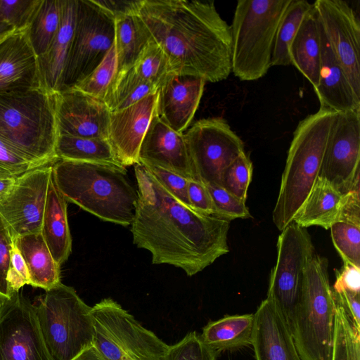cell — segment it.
Masks as SVG:
<instances>
[{
  "instance_id": "6da1fadb",
  "label": "cell",
  "mask_w": 360,
  "mask_h": 360,
  "mask_svg": "<svg viewBox=\"0 0 360 360\" xmlns=\"http://www.w3.org/2000/svg\"><path fill=\"white\" fill-rule=\"evenodd\" d=\"M138 201L131 224L133 243L154 264L192 276L229 252V221L200 213L172 196L140 163L134 165Z\"/></svg>"
},
{
  "instance_id": "7a4b0ae2",
  "label": "cell",
  "mask_w": 360,
  "mask_h": 360,
  "mask_svg": "<svg viewBox=\"0 0 360 360\" xmlns=\"http://www.w3.org/2000/svg\"><path fill=\"white\" fill-rule=\"evenodd\" d=\"M174 75L218 82L231 72V27L213 1L143 0L138 11Z\"/></svg>"
},
{
  "instance_id": "3957f363",
  "label": "cell",
  "mask_w": 360,
  "mask_h": 360,
  "mask_svg": "<svg viewBox=\"0 0 360 360\" xmlns=\"http://www.w3.org/2000/svg\"><path fill=\"white\" fill-rule=\"evenodd\" d=\"M127 172L108 163L60 160L52 165L53 181L67 202L123 226L131 224L138 201Z\"/></svg>"
},
{
  "instance_id": "277c9868",
  "label": "cell",
  "mask_w": 360,
  "mask_h": 360,
  "mask_svg": "<svg viewBox=\"0 0 360 360\" xmlns=\"http://www.w3.org/2000/svg\"><path fill=\"white\" fill-rule=\"evenodd\" d=\"M337 113L319 108L301 120L293 133L272 213L280 231L293 222L319 176Z\"/></svg>"
},
{
  "instance_id": "5b68a950",
  "label": "cell",
  "mask_w": 360,
  "mask_h": 360,
  "mask_svg": "<svg viewBox=\"0 0 360 360\" xmlns=\"http://www.w3.org/2000/svg\"><path fill=\"white\" fill-rule=\"evenodd\" d=\"M55 93L45 87L0 93V138L39 166L60 160Z\"/></svg>"
},
{
  "instance_id": "8992f818",
  "label": "cell",
  "mask_w": 360,
  "mask_h": 360,
  "mask_svg": "<svg viewBox=\"0 0 360 360\" xmlns=\"http://www.w3.org/2000/svg\"><path fill=\"white\" fill-rule=\"evenodd\" d=\"M335 299L328 259L316 252L308 262L289 326L302 360H331Z\"/></svg>"
},
{
  "instance_id": "52a82bcc",
  "label": "cell",
  "mask_w": 360,
  "mask_h": 360,
  "mask_svg": "<svg viewBox=\"0 0 360 360\" xmlns=\"http://www.w3.org/2000/svg\"><path fill=\"white\" fill-rule=\"evenodd\" d=\"M291 0H239L231 27V72L241 81L263 77L280 22Z\"/></svg>"
},
{
  "instance_id": "ba28073f",
  "label": "cell",
  "mask_w": 360,
  "mask_h": 360,
  "mask_svg": "<svg viewBox=\"0 0 360 360\" xmlns=\"http://www.w3.org/2000/svg\"><path fill=\"white\" fill-rule=\"evenodd\" d=\"M41 332L53 360H72L93 346L91 307L71 286L60 283L35 305Z\"/></svg>"
},
{
  "instance_id": "9c48e42d",
  "label": "cell",
  "mask_w": 360,
  "mask_h": 360,
  "mask_svg": "<svg viewBox=\"0 0 360 360\" xmlns=\"http://www.w3.org/2000/svg\"><path fill=\"white\" fill-rule=\"evenodd\" d=\"M93 346L102 360H165L169 345L108 297L91 307Z\"/></svg>"
},
{
  "instance_id": "30bf717a",
  "label": "cell",
  "mask_w": 360,
  "mask_h": 360,
  "mask_svg": "<svg viewBox=\"0 0 360 360\" xmlns=\"http://www.w3.org/2000/svg\"><path fill=\"white\" fill-rule=\"evenodd\" d=\"M114 39V19L92 0H77L72 42L59 91L84 79L104 58Z\"/></svg>"
},
{
  "instance_id": "8fae6325",
  "label": "cell",
  "mask_w": 360,
  "mask_h": 360,
  "mask_svg": "<svg viewBox=\"0 0 360 360\" xmlns=\"http://www.w3.org/2000/svg\"><path fill=\"white\" fill-rule=\"evenodd\" d=\"M184 134L195 180L222 187L225 171L245 152L241 139L221 117L198 120Z\"/></svg>"
},
{
  "instance_id": "7c38bea8",
  "label": "cell",
  "mask_w": 360,
  "mask_h": 360,
  "mask_svg": "<svg viewBox=\"0 0 360 360\" xmlns=\"http://www.w3.org/2000/svg\"><path fill=\"white\" fill-rule=\"evenodd\" d=\"M277 259L266 297L277 305L288 325L298 302L306 266L316 252L307 228L292 222L279 235Z\"/></svg>"
},
{
  "instance_id": "4fadbf2b",
  "label": "cell",
  "mask_w": 360,
  "mask_h": 360,
  "mask_svg": "<svg viewBox=\"0 0 360 360\" xmlns=\"http://www.w3.org/2000/svg\"><path fill=\"white\" fill-rule=\"evenodd\" d=\"M0 360H53L44 340L35 305L19 291L0 299Z\"/></svg>"
},
{
  "instance_id": "5bb4252c",
  "label": "cell",
  "mask_w": 360,
  "mask_h": 360,
  "mask_svg": "<svg viewBox=\"0 0 360 360\" xmlns=\"http://www.w3.org/2000/svg\"><path fill=\"white\" fill-rule=\"evenodd\" d=\"M313 7L333 55L360 97V22L355 11L342 0H316Z\"/></svg>"
},
{
  "instance_id": "9a60e30c",
  "label": "cell",
  "mask_w": 360,
  "mask_h": 360,
  "mask_svg": "<svg viewBox=\"0 0 360 360\" xmlns=\"http://www.w3.org/2000/svg\"><path fill=\"white\" fill-rule=\"evenodd\" d=\"M359 162L360 109L338 112L319 177L345 194L359 184Z\"/></svg>"
},
{
  "instance_id": "2e32d148",
  "label": "cell",
  "mask_w": 360,
  "mask_h": 360,
  "mask_svg": "<svg viewBox=\"0 0 360 360\" xmlns=\"http://www.w3.org/2000/svg\"><path fill=\"white\" fill-rule=\"evenodd\" d=\"M51 176L52 165L27 171L0 199V214L15 238L41 232Z\"/></svg>"
},
{
  "instance_id": "e0dca14e",
  "label": "cell",
  "mask_w": 360,
  "mask_h": 360,
  "mask_svg": "<svg viewBox=\"0 0 360 360\" xmlns=\"http://www.w3.org/2000/svg\"><path fill=\"white\" fill-rule=\"evenodd\" d=\"M58 135L108 139L110 110L76 88L55 93Z\"/></svg>"
},
{
  "instance_id": "ac0fdd59",
  "label": "cell",
  "mask_w": 360,
  "mask_h": 360,
  "mask_svg": "<svg viewBox=\"0 0 360 360\" xmlns=\"http://www.w3.org/2000/svg\"><path fill=\"white\" fill-rule=\"evenodd\" d=\"M158 92L137 103L110 113L108 141L120 165L139 162L141 144L155 114Z\"/></svg>"
},
{
  "instance_id": "d6986e66",
  "label": "cell",
  "mask_w": 360,
  "mask_h": 360,
  "mask_svg": "<svg viewBox=\"0 0 360 360\" xmlns=\"http://www.w3.org/2000/svg\"><path fill=\"white\" fill-rule=\"evenodd\" d=\"M138 163L195 180L184 134L169 127L156 112L141 144Z\"/></svg>"
},
{
  "instance_id": "ffe728a7",
  "label": "cell",
  "mask_w": 360,
  "mask_h": 360,
  "mask_svg": "<svg viewBox=\"0 0 360 360\" xmlns=\"http://www.w3.org/2000/svg\"><path fill=\"white\" fill-rule=\"evenodd\" d=\"M44 87L27 29L0 41V93Z\"/></svg>"
},
{
  "instance_id": "44dd1931",
  "label": "cell",
  "mask_w": 360,
  "mask_h": 360,
  "mask_svg": "<svg viewBox=\"0 0 360 360\" xmlns=\"http://www.w3.org/2000/svg\"><path fill=\"white\" fill-rule=\"evenodd\" d=\"M254 314L252 346L256 360H302L290 326L273 300L264 299Z\"/></svg>"
},
{
  "instance_id": "7402d4cb",
  "label": "cell",
  "mask_w": 360,
  "mask_h": 360,
  "mask_svg": "<svg viewBox=\"0 0 360 360\" xmlns=\"http://www.w3.org/2000/svg\"><path fill=\"white\" fill-rule=\"evenodd\" d=\"M205 83L200 78L171 75L158 90V117L174 131L184 134L198 108Z\"/></svg>"
},
{
  "instance_id": "603a6c76",
  "label": "cell",
  "mask_w": 360,
  "mask_h": 360,
  "mask_svg": "<svg viewBox=\"0 0 360 360\" xmlns=\"http://www.w3.org/2000/svg\"><path fill=\"white\" fill-rule=\"evenodd\" d=\"M320 41L319 82L314 89L319 101L320 108L335 112L360 109V97L354 91L343 69L333 55L321 27Z\"/></svg>"
},
{
  "instance_id": "cb8c5ba5",
  "label": "cell",
  "mask_w": 360,
  "mask_h": 360,
  "mask_svg": "<svg viewBox=\"0 0 360 360\" xmlns=\"http://www.w3.org/2000/svg\"><path fill=\"white\" fill-rule=\"evenodd\" d=\"M77 0H62L58 30L47 51L38 58L44 87L51 93L60 89L75 30Z\"/></svg>"
},
{
  "instance_id": "d4e9b609",
  "label": "cell",
  "mask_w": 360,
  "mask_h": 360,
  "mask_svg": "<svg viewBox=\"0 0 360 360\" xmlns=\"http://www.w3.org/2000/svg\"><path fill=\"white\" fill-rule=\"evenodd\" d=\"M41 233L53 259L60 266L72 252V236L67 200L57 188L53 175L46 195Z\"/></svg>"
},
{
  "instance_id": "484cf974",
  "label": "cell",
  "mask_w": 360,
  "mask_h": 360,
  "mask_svg": "<svg viewBox=\"0 0 360 360\" xmlns=\"http://www.w3.org/2000/svg\"><path fill=\"white\" fill-rule=\"evenodd\" d=\"M345 198V194L319 177L293 222L304 228L319 226L329 229L339 220Z\"/></svg>"
},
{
  "instance_id": "4316f807",
  "label": "cell",
  "mask_w": 360,
  "mask_h": 360,
  "mask_svg": "<svg viewBox=\"0 0 360 360\" xmlns=\"http://www.w3.org/2000/svg\"><path fill=\"white\" fill-rule=\"evenodd\" d=\"M288 52L291 65L314 89L319 82L321 41L320 25L313 6L303 20Z\"/></svg>"
},
{
  "instance_id": "83f0119b",
  "label": "cell",
  "mask_w": 360,
  "mask_h": 360,
  "mask_svg": "<svg viewBox=\"0 0 360 360\" xmlns=\"http://www.w3.org/2000/svg\"><path fill=\"white\" fill-rule=\"evenodd\" d=\"M255 314L225 315L207 323L200 335L202 340L219 353L252 345Z\"/></svg>"
},
{
  "instance_id": "f1b7e54d",
  "label": "cell",
  "mask_w": 360,
  "mask_h": 360,
  "mask_svg": "<svg viewBox=\"0 0 360 360\" xmlns=\"http://www.w3.org/2000/svg\"><path fill=\"white\" fill-rule=\"evenodd\" d=\"M29 272L30 285L48 290L60 283V266L53 259L41 233L15 238Z\"/></svg>"
},
{
  "instance_id": "f546056e",
  "label": "cell",
  "mask_w": 360,
  "mask_h": 360,
  "mask_svg": "<svg viewBox=\"0 0 360 360\" xmlns=\"http://www.w3.org/2000/svg\"><path fill=\"white\" fill-rule=\"evenodd\" d=\"M150 40V36L138 14L115 19L114 45L117 72L132 68Z\"/></svg>"
},
{
  "instance_id": "4dcf8cb0",
  "label": "cell",
  "mask_w": 360,
  "mask_h": 360,
  "mask_svg": "<svg viewBox=\"0 0 360 360\" xmlns=\"http://www.w3.org/2000/svg\"><path fill=\"white\" fill-rule=\"evenodd\" d=\"M56 150L62 160L121 165L108 139L58 135Z\"/></svg>"
},
{
  "instance_id": "1f68e13d",
  "label": "cell",
  "mask_w": 360,
  "mask_h": 360,
  "mask_svg": "<svg viewBox=\"0 0 360 360\" xmlns=\"http://www.w3.org/2000/svg\"><path fill=\"white\" fill-rule=\"evenodd\" d=\"M61 11L62 0H40L27 28L37 58L47 51L54 39L60 26Z\"/></svg>"
},
{
  "instance_id": "d6a6232c",
  "label": "cell",
  "mask_w": 360,
  "mask_h": 360,
  "mask_svg": "<svg viewBox=\"0 0 360 360\" xmlns=\"http://www.w3.org/2000/svg\"><path fill=\"white\" fill-rule=\"evenodd\" d=\"M158 89L141 78L134 68L117 73L104 102L111 112L123 110L158 92Z\"/></svg>"
},
{
  "instance_id": "836d02e7",
  "label": "cell",
  "mask_w": 360,
  "mask_h": 360,
  "mask_svg": "<svg viewBox=\"0 0 360 360\" xmlns=\"http://www.w3.org/2000/svg\"><path fill=\"white\" fill-rule=\"evenodd\" d=\"M312 6L313 4L306 0H291L277 30L271 58V67L291 65L288 52L289 46Z\"/></svg>"
},
{
  "instance_id": "e575fe53",
  "label": "cell",
  "mask_w": 360,
  "mask_h": 360,
  "mask_svg": "<svg viewBox=\"0 0 360 360\" xmlns=\"http://www.w3.org/2000/svg\"><path fill=\"white\" fill-rule=\"evenodd\" d=\"M331 360H360V331L336 300Z\"/></svg>"
},
{
  "instance_id": "d590c367",
  "label": "cell",
  "mask_w": 360,
  "mask_h": 360,
  "mask_svg": "<svg viewBox=\"0 0 360 360\" xmlns=\"http://www.w3.org/2000/svg\"><path fill=\"white\" fill-rule=\"evenodd\" d=\"M133 68L141 78L158 89L174 75L167 56L152 39L146 46Z\"/></svg>"
},
{
  "instance_id": "8d00e7d4",
  "label": "cell",
  "mask_w": 360,
  "mask_h": 360,
  "mask_svg": "<svg viewBox=\"0 0 360 360\" xmlns=\"http://www.w3.org/2000/svg\"><path fill=\"white\" fill-rule=\"evenodd\" d=\"M117 72V60L115 45L113 44L100 64L74 88L104 101Z\"/></svg>"
},
{
  "instance_id": "74e56055",
  "label": "cell",
  "mask_w": 360,
  "mask_h": 360,
  "mask_svg": "<svg viewBox=\"0 0 360 360\" xmlns=\"http://www.w3.org/2000/svg\"><path fill=\"white\" fill-rule=\"evenodd\" d=\"M329 229L333 245L343 264L360 268V225L338 221Z\"/></svg>"
},
{
  "instance_id": "f35d334b",
  "label": "cell",
  "mask_w": 360,
  "mask_h": 360,
  "mask_svg": "<svg viewBox=\"0 0 360 360\" xmlns=\"http://www.w3.org/2000/svg\"><path fill=\"white\" fill-rule=\"evenodd\" d=\"M217 352L208 347L195 331L169 345L165 360H218Z\"/></svg>"
},
{
  "instance_id": "ab89813d",
  "label": "cell",
  "mask_w": 360,
  "mask_h": 360,
  "mask_svg": "<svg viewBox=\"0 0 360 360\" xmlns=\"http://www.w3.org/2000/svg\"><path fill=\"white\" fill-rule=\"evenodd\" d=\"M252 169V163L244 152L225 171L222 188L246 202Z\"/></svg>"
},
{
  "instance_id": "60d3db41",
  "label": "cell",
  "mask_w": 360,
  "mask_h": 360,
  "mask_svg": "<svg viewBox=\"0 0 360 360\" xmlns=\"http://www.w3.org/2000/svg\"><path fill=\"white\" fill-rule=\"evenodd\" d=\"M212 197L216 216L229 221L236 219L251 217L245 201L233 195L224 188L215 185H206Z\"/></svg>"
},
{
  "instance_id": "b9f144b4",
  "label": "cell",
  "mask_w": 360,
  "mask_h": 360,
  "mask_svg": "<svg viewBox=\"0 0 360 360\" xmlns=\"http://www.w3.org/2000/svg\"><path fill=\"white\" fill-rule=\"evenodd\" d=\"M40 0H0L4 22L16 30L27 29Z\"/></svg>"
},
{
  "instance_id": "7bdbcfd3",
  "label": "cell",
  "mask_w": 360,
  "mask_h": 360,
  "mask_svg": "<svg viewBox=\"0 0 360 360\" xmlns=\"http://www.w3.org/2000/svg\"><path fill=\"white\" fill-rule=\"evenodd\" d=\"M41 167L29 160L18 150L0 138V178L18 177Z\"/></svg>"
},
{
  "instance_id": "ee69618b",
  "label": "cell",
  "mask_w": 360,
  "mask_h": 360,
  "mask_svg": "<svg viewBox=\"0 0 360 360\" xmlns=\"http://www.w3.org/2000/svg\"><path fill=\"white\" fill-rule=\"evenodd\" d=\"M145 167L172 196L186 206L192 208L188 196L189 179L160 167L153 166H145Z\"/></svg>"
},
{
  "instance_id": "f6af8a7d",
  "label": "cell",
  "mask_w": 360,
  "mask_h": 360,
  "mask_svg": "<svg viewBox=\"0 0 360 360\" xmlns=\"http://www.w3.org/2000/svg\"><path fill=\"white\" fill-rule=\"evenodd\" d=\"M15 239V236L0 214V299L9 298L12 295L7 282V274Z\"/></svg>"
},
{
  "instance_id": "bcb514c9",
  "label": "cell",
  "mask_w": 360,
  "mask_h": 360,
  "mask_svg": "<svg viewBox=\"0 0 360 360\" xmlns=\"http://www.w3.org/2000/svg\"><path fill=\"white\" fill-rule=\"evenodd\" d=\"M7 282L11 293L30 285V276L25 261L15 242L11 252Z\"/></svg>"
},
{
  "instance_id": "7dc6e473",
  "label": "cell",
  "mask_w": 360,
  "mask_h": 360,
  "mask_svg": "<svg viewBox=\"0 0 360 360\" xmlns=\"http://www.w3.org/2000/svg\"><path fill=\"white\" fill-rule=\"evenodd\" d=\"M188 196L192 209L204 214L217 217L213 201L206 185L196 180H188Z\"/></svg>"
},
{
  "instance_id": "c3c4849f",
  "label": "cell",
  "mask_w": 360,
  "mask_h": 360,
  "mask_svg": "<svg viewBox=\"0 0 360 360\" xmlns=\"http://www.w3.org/2000/svg\"><path fill=\"white\" fill-rule=\"evenodd\" d=\"M332 289L335 293L342 290L360 293V268L344 264L342 269L336 272Z\"/></svg>"
},
{
  "instance_id": "681fc988",
  "label": "cell",
  "mask_w": 360,
  "mask_h": 360,
  "mask_svg": "<svg viewBox=\"0 0 360 360\" xmlns=\"http://www.w3.org/2000/svg\"><path fill=\"white\" fill-rule=\"evenodd\" d=\"M92 1L115 20L127 15L137 14L143 0Z\"/></svg>"
},
{
  "instance_id": "f907efd6",
  "label": "cell",
  "mask_w": 360,
  "mask_h": 360,
  "mask_svg": "<svg viewBox=\"0 0 360 360\" xmlns=\"http://www.w3.org/2000/svg\"><path fill=\"white\" fill-rule=\"evenodd\" d=\"M335 300L343 307L354 328L360 331V293L347 290L334 292Z\"/></svg>"
},
{
  "instance_id": "816d5d0a",
  "label": "cell",
  "mask_w": 360,
  "mask_h": 360,
  "mask_svg": "<svg viewBox=\"0 0 360 360\" xmlns=\"http://www.w3.org/2000/svg\"><path fill=\"white\" fill-rule=\"evenodd\" d=\"M17 177L0 178V199L5 196L13 186Z\"/></svg>"
},
{
  "instance_id": "f5cc1de1",
  "label": "cell",
  "mask_w": 360,
  "mask_h": 360,
  "mask_svg": "<svg viewBox=\"0 0 360 360\" xmlns=\"http://www.w3.org/2000/svg\"><path fill=\"white\" fill-rule=\"evenodd\" d=\"M72 360H102V359L98 355L94 346H91Z\"/></svg>"
},
{
  "instance_id": "db71d44e",
  "label": "cell",
  "mask_w": 360,
  "mask_h": 360,
  "mask_svg": "<svg viewBox=\"0 0 360 360\" xmlns=\"http://www.w3.org/2000/svg\"><path fill=\"white\" fill-rule=\"evenodd\" d=\"M15 30V29L14 27L6 23L0 25V41H1L6 36H8L9 34L12 33Z\"/></svg>"
},
{
  "instance_id": "11a10c76",
  "label": "cell",
  "mask_w": 360,
  "mask_h": 360,
  "mask_svg": "<svg viewBox=\"0 0 360 360\" xmlns=\"http://www.w3.org/2000/svg\"><path fill=\"white\" fill-rule=\"evenodd\" d=\"M4 18L2 17V15H1V11H0V25H1L2 24H4Z\"/></svg>"
}]
</instances>
